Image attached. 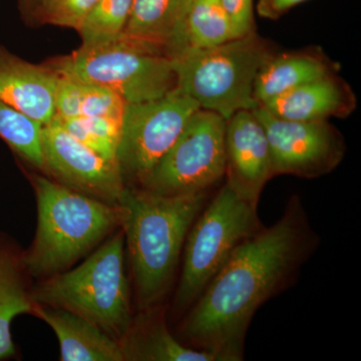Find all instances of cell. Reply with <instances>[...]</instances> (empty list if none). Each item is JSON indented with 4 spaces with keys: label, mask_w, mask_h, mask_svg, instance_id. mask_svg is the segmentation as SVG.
<instances>
[{
    "label": "cell",
    "mask_w": 361,
    "mask_h": 361,
    "mask_svg": "<svg viewBox=\"0 0 361 361\" xmlns=\"http://www.w3.org/2000/svg\"><path fill=\"white\" fill-rule=\"evenodd\" d=\"M134 0H97L80 33L82 44L110 42L123 32Z\"/></svg>",
    "instance_id": "cell-24"
},
{
    "label": "cell",
    "mask_w": 361,
    "mask_h": 361,
    "mask_svg": "<svg viewBox=\"0 0 361 361\" xmlns=\"http://www.w3.org/2000/svg\"><path fill=\"white\" fill-rule=\"evenodd\" d=\"M194 0H134L121 37L175 59L184 52L183 30Z\"/></svg>",
    "instance_id": "cell-14"
},
{
    "label": "cell",
    "mask_w": 361,
    "mask_h": 361,
    "mask_svg": "<svg viewBox=\"0 0 361 361\" xmlns=\"http://www.w3.org/2000/svg\"><path fill=\"white\" fill-rule=\"evenodd\" d=\"M225 152L226 184L257 208L273 174L265 130L253 110L237 111L226 120Z\"/></svg>",
    "instance_id": "cell-12"
},
{
    "label": "cell",
    "mask_w": 361,
    "mask_h": 361,
    "mask_svg": "<svg viewBox=\"0 0 361 361\" xmlns=\"http://www.w3.org/2000/svg\"><path fill=\"white\" fill-rule=\"evenodd\" d=\"M37 204L35 240L23 262L30 276L68 270L122 224V210L44 176L32 177Z\"/></svg>",
    "instance_id": "cell-3"
},
{
    "label": "cell",
    "mask_w": 361,
    "mask_h": 361,
    "mask_svg": "<svg viewBox=\"0 0 361 361\" xmlns=\"http://www.w3.org/2000/svg\"><path fill=\"white\" fill-rule=\"evenodd\" d=\"M42 125L0 101V139L16 155L44 171Z\"/></svg>",
    "instance_id": "cell-22"
},
{
    "label": "cell",
    "mask_w": 361,
    "mask_h": 361,
    "mask_svg": "<svg viewBox=\"0 0 361 361\" xmlns=\"http://www.w3.org/2000/svg\"><path fill=\"white\" fill-rule=\"evenodd\" d=\"M261 228L257 208L227 184L221 188L188 233L173 302L175 314L187 312L235 249Z\"/></svg>",
    "instance_id": "cell-7"
},
{
    "label": "cell",
    "mask_w": 361,
    "mask_h": 361,
    "mask_svg": "<svg viewBox=\"0 0 361 361\" xmlns=\"http://www.w3.org/2000/svg\"><path fill=\"white\" fill-rule=\"evenodd\" d=\"M273 56L269 42L255 32L217 47L184 52L174 61L177 87L202 110L228 120L237 111L259 106L254 85Z\"/></svg>",
    "instance_id": "cell-5"
},
{
    "label": "cell",
    "mask_w": 361,
    "mask_h": 361,
    "mask_svg": "<svg viewBox=\"0 0 361 361\" xmlns=\"http://www.w3.org/2000/svg\"><path fill=\"white\" fill-rule=\"evenodd\" d=\"M306 0H258L257 13L268 20H278L291 8Z\"/></svg>",
    "instance_id": "cell-27"
},
{
    "label": "cell",
    "mask_w": 361,
    "mask_h": 361,
    "mask_svg": "<svg viewBox=\"0 0 361 361\" xmlns=\"http://www.w3.org/2000/svg\"><path fill=\"white\" fill-rule=\"evenodd\" d=\"M59 73L51 66L18 58L0 47V101L42 126L56 116Z\"/></svg>",
    "instance_id": "cell-13"
},
{
    "label": "cell",
    "mask_w": 361,
    "mask_h": 361,
    "mask_svg": "<svg viewBox=\"0 0 361 361\" xmlns=\"http://www.w3.org/2000/svg\"><path fill=\"white\" fill-rule=\"evenodd\" d=\"M54 118L78 142L106 160L118 164L116 153L122 134L123 118L111 116L61 118L58 116H54Z\"/></svg>",
    "instance_id": "cell-23"
},
{
    "label": "cell",
    "mask_w": 361,
    "mask_h": 361,
    "mask_svg": "<svg viewBox=\"0 0 361 361\" xmlns=\"http://www.w3.org/2000/svg\"><path fill=\"white\" fill-rule=\"evenodd\" d=\"M236 37L255 32L253 0H221Z\"/></svg>",
    "instance_id": "cell-26"
},
{
    "label": "cell",
    "mask_w": 361,
    "mask_h": 361,
    "mask_svg": "<svg viewBox=\"0 0 361 361\" xmlns=\"http://www.w3.org/2000/svg\"><path fill=\"white\" fill-rule=\"evenodd\" d=\"M260 106L277 118L311 122L348 116L355 108V97L341 78L330 75L287 90Z\"/></svg>",
    "instance_id": "cell-16"
},
{
    "label": "cell",
    "mask_w": 361,
    "mask_h": 361,
    "mask_svg": "<svg viewBox=\"0 0 361 361\" xmlns=\"http://www.w3.org/2000/svg\"><path fill=\"white\" fill-rule=\"evenodd\" d=\"M32 314L56 334L63 361H122L121 342L82 316L54 306L33 302Z\"/></svg>",
    "instance_id": "cell-15"
},
{
    "label": "cell",
    "mask_w": 361,
    "mask_h": 361,
    "mask_svg": "<svg viewBox=\"0 0 361 361\" xmlns=\"http://www.w3.org/2000/svg\"><path fill=\"white\" fill-rule=\"evenodd\" d=\"M97 0H32L33 8L42 23L80 32Z\"/></svg>",
    "instance_id": "cell-25"
},
{
    "label": "cell",
    "mask_w": 361,
    "mask_h": 361,
    "mask_svg": "<svg viewBox=\"0 0 361 361\" xmlns=\"http://www.w3.org/2000/svg\"><path fill=\"white\" fill-rule=\"evenodd\" d=\"M44 172L56 182L106 203H118L125 180L118 164L68 134L56 120L42 126Z\"/></svg>",
    "instance_id": "cell-11"
},
{
    "label": "cell",
    "mask_w": 361,
    "mask_h": 361,
    "mask_svg": "<svg viewBox=\"0 0 361 361\" xmlns=\"http://www.w3.org/2000/svg\"><path fill=\"white\" fill-rule=\"evenodd\" d=\"M208 200L209 191L165 196L142 188L123 190L121 226L141 310L155 308L167 293L188 233Z\"/></svg>",
    "instance_id": "cell-2"
},
{
    "label": "cell",
    "mask_w": 361,
    "mask_h": 361,
    "mask_svg": "<svg viewBox=\"0 0 361 361\" xmlns=\"http://www.w3.org/2000/svg\"><path fill=\"white\" fill-rule=\"evenodd\" d=\"M23 254L0 236V360L16 355L11 324L18 316L32 313V290L26 282Z\"/></svg>",
    "instance_id": "cell-18"
},
{
    "label": "cell",
    "mask_w": 361,
    "mask_h": 361,
    "mask_svg": "<svg viewBox=\"0 0 361 361\" xmlns=\"http://www.w3.org/2000/svg\"><path fill=\"white\" fill-rule=\"evenodd\" d=\"M316 246L302 204L292 198L282 217L244 240L211 279L187 310L183 338L217 361L243 360L254 315L293 281Z\"/></svg>",
    "instance_id": "cell-1"
},
{
    "label": "cell",
    "mask_w": 361,
    "mask_h": 361,
    "mask_svg": "<svg viewBox=\"0 0 361 361\" xmlns=\"http://www.w3.org/2000/svg\"><path fill=\"white\" fill-rule=\"evenodd\" d=\"M130 325L122 341L123 358L133 361H217L206 351L185 345L152 310Z\"/></svg>",
    "instance_id": "cell-17"
},
{
    "label": "cell",
    "mask_w": 361,
    "mask_h": 361,
    "mask_svg": "<svg viewBox=\"0 0 361 361\" xmlns=\"http://www.w3.org/2000/svg\"><path fill=\"white\" fill-rule=\"evenodd\" d=\"M49 66L63 77L106 87L127 104L160 99L177 85L173 59L121 35L101 44H82Z\"/></svg>",
    "instance_id": "cell-6"
},
{
    "label": "cell",
    "mask_w": 361,
    "mask_h": 361,
    "mask_svg": "<svg viewBox=\"0 0 361 361\" xmlns=\"http://www.w3.org/2000/svg\"><path fill=\"white\" fill-rule=\"evenodd\" d=\"M226 120L213 111H195L175 144L140 186L178 196L209 191L225 176Z\"/></svg>",
    "instance_id": "cell-8"
},
{
    "label": "cell",
    "mask_w": 361,
    "mask_h": 361,
    "mask_svg": "<svg viewBox=\"0 0 361 361\" xmlns=\"http://www.w3.org/2000/svg\"><path fill=\"white\" fill-rule=\"evenodd\" d=\"M253 111L265 130L273 177H322L334 171L343 158L345 147L341 133L326 121L284 120L262 106Z\"/></svg>",
    "instance_id": "cell-10"
},
{
    "label": "cell",
    "mask_w": 361,
    "mask_h": 361,
    "mask_svg": "<svg viewBox=\"0 0 361 361\" xmlns=\"http://www.w3.org/2000/svg\"><path fill=\"white\" fill-rule=\"evenodd\" d=\"M125 243L118 232L75 269L44 278L32 290L33 302L71 311L122 341L133 323Z\"/></svg>",
    "instance_id": "cell-4"
},
{
    "label": "cell",
    "mask_w": 361,
    "mask_h": 361,
    "mask_svg": "<svg viewBox=\"0 0 361 361\" xmlns=\"http://www.w3.org/2000/svg\"><path fill=\"white\" fill-rule=\"evenodd\" d=\"M233 39L237 37L221 0H194L183 30L184 52L210 49Z\"/></svg>",
    "instance_id": "cell-21"
},
{
    "label": "cell",
    "mask_w": 361,
    "mask_h": 361,
    "mask_svg": "<svg viewBox=\"0 0 361 361\" xmlns=\"http://www.w3.org/2000/svg\"><path fill=\"white\" fill-rule=\"evenodd\" d=\"M23 4H25V6H28V4H30V2L32 1V0H23Z\"/></svg>",
    "instance_id": "cell-28"
},
{
    "label": "cell",
    "mask_w": 361,
    "mask_h": 361,
    "mask_svg": "<svg viewBox=\"0 0 361 361\" xmlns=\"http://www.w3.org/2000/svg\"><path fill=\"white\" fill-rule=\"evenodd\" d=\"M127 103L115 92L99 85L80 82L59 75L56 116H111L123 118Z\"/></svg>",
    "instance_id": "cell-20"
},
{
    "label": "cell",
    "mask_w": 361,
    "mask_h": 361,
    "mask_svg": "<svg viewBox=\"0 0 361 361\" xmlns=\"http://www.w3.org/2000/svg\"><path fill=\"white\" fill-rule=\"evenodd\" d=\"M199 109L177 87L154 101L127 104L116 153L123 180L141 186Z\"/></svg>",
    "instance_id": "cell-9"
},
{
    "label": "cell",
    "mask_w": 361,
    "mask_h": 361,
    "mask_svg": "<svg viewBox=\"0 0 361 361\" xmlns=\"http://www.w3.org/2000/svg\"><path fill=\"white\" fill-rule=\"evenodd\" d=\"M334 75L325 59L311 52H291L272 56L262 66L254 85L259 106L287 90Z\"/></svg>",
    "instance_id": "cell-19"
}]
</instances>
